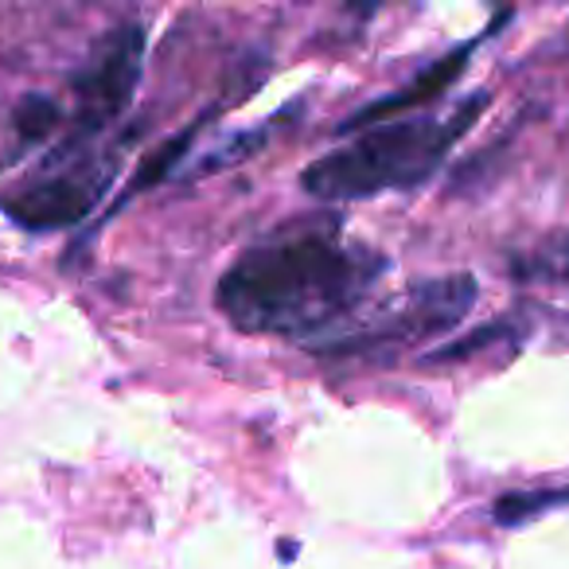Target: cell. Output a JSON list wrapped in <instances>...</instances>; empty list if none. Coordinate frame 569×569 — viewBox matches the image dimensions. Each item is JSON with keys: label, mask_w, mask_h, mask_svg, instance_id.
Wrapping results in <instances>:
<instances>
[{"label": "cell", "mask_w": 569, "mask_h": 569, "mask_svg": "<svg viewBox=\"0 0 569 569\" xmlns=\"http://www.w3.org/2000/svg\"><path fill=\"white\" fill-rule=\"evenodd\" d=\"M483 110H488V90L460 102L449 118H402L375 126L305 168L301 183L309 196L320 199H367L379 191L418 188L437 172V164Z\"/></svg>", "instance_id": "2"}, {"label": "cell", "mask_w": 569, "mask_h": 569, "mask_svg": "<svg viewBox=\"0 0 569 569\" xmlns=\"http://www.w3.org/2000/svg\"><path fill=\"white\" fill-rule=\"evenodd\" d=\"M141 63H144V32L141 24H126L113 28L106 36V43L98 48V59L87 74L79 79V113H74V133L94 137L106 126L121 118L133 102L137 79H141Z\"/></svg>", "instance_id": "4"}, {"label": "cell", "mask_w": 569, "mask_h": 569, "mask_svg": "<svg viewBox=\"0 0 569 569\" xmlns=\"http://www.w3.org/2000/svg\"><path fill=\"white\" fill-rule=\"evenodd\" d=\"M59 102L48 94H28L24 102L17 106V113H12V133H17V144L20 149H32V144H40L43 137L56 133L59 126Z\"/></svg>", "instance_id": "7"}, {"label": "cell", "mask_w": 569, "mask_h": 569, "mask_svg": "<svg viewBox=\"0 0 569 569\" xmlns=\"http://www.w3.org/2000/svg\"><path fill=\"white\" fill-rule=\"evenodd\" d=\"M113 180L110 164H94V160H82L74 168H63L59 176L32 183V188H20L17 196L0 199L4 214L12 222L28 230H56L71 227V222L87 219L94 211V203L106 196Z\"/></svg>", "instance_id": "5"}, {"label": "cell", "mask_w": 569, "mask_h": 569, "mask_svg": "<svg viewBox=\"0 0 569 569\" xmlns=\"http://www.w3.org/2000/svg\"><path fill=\"white\" fill-rule=\"evenodd\" d=\"M382 269L387 261L371 246L309 230L242 253L222 273L214 301L242 332L309 340L359 312Z\"/></svg>", "instance_id": "1"}, {"label": "cell", "mask_w": 569, "mask_h": 569, "mask_svg": "<svg viewBox=\"0 0 569 569\" xmlns=\"http://www.w3.org/2000/svg\"><path fill=\"white\" fill-rule=\"evenodd\" d=\"M196 133H199V126H191L188 133H176L172 141H164L157 152H152L149 160L141 164V172L133 176V183H129V196H137V191H149L152 183H160L168 172H172L176 164H180V157H188V149H191V141H196Z\"/></svg>", "instance_id": "8"}, {"label": "cell", "mask_w": 569, "mask_h": 569, "mask_svg": "<svg viewBox=\"0 0 569 569\" xmlns=\"http://www.w3.org/2000/svg\"><path fill=\"white\" fill-rule=\"evenodd\" d=\"M476 305V281L468 273L429 277L413 281L375 325L359 328L348 340H336L332 351H406L413 343H429L441 332L457 328Z\"/></svg>", "instance_id": "3"}, {"label": "cell", "mask_w": 569, "mask_h": 569, "mask_svg": "<svg viewBox=\"0 0 569 569\" xmlns=\"http://www.w3.org/2000/svg\"><path fill=\"white\" fill-rule=\"evenodd\" d=\"M522 273L546 277V281H569V234L561 238V242L546 246L530 266H522Z\"/></svg>", "instance_id": "9"}, {"label": "cell", "mask_w": 569, "mask_h": 569, "mask_svg": "<svg viewBox=\"0 0 569 569\" xmlns=\"http://www.w3.org/2000/svg\"><path fill=\"white\" fill-rule=\"evenodd\" d=\"M472 48H476V43H465V48H457L452 56L437 59V63L426 67V71H421L418 79L410 82V87H402V90H395V94L379 98V102L363 106V110H359L356 118L343 121V129H375V126H387V121H395L398 113H406V110H413V106H421V102H429V98H437L441 90H449L452 82L460 79V71H465V63H468V56H472Z\"/></svg>", "instance_id": "6"}]
</instances>
